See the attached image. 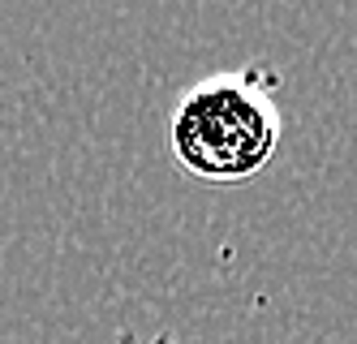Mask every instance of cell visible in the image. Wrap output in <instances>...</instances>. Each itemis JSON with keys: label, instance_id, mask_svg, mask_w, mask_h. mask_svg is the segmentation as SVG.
<instances>
[{"label": "cell", "instance_id": "cell-1", "mask_svg": "<svg viewBox=\"0 0 357 344\" xmlns=\"http://www.w3.org/2000/svg\"><path fill=\"white\" fill-rule=\"evenodd\" d=\"M168 151L198 181H254L280 151V108L259 73H211L176 99Z\"/></svg>", "mask_w": 357, "mask_h": 344}, {"label": "cell", "instance_id": "cell-2", "mask_svg": "<svg viewBox=\"0 0 357 344\" xmlns=\"http://www.w3.org/2000/svg\"><path fill=\"white\" fill-rule=\"evenodd\" d=\"M116 344H176V340H172V336H155V340H138L134 331H121V336H116Z\"/></svg>", "mask_w": 357, "mask_h": 344}]
</instances>
